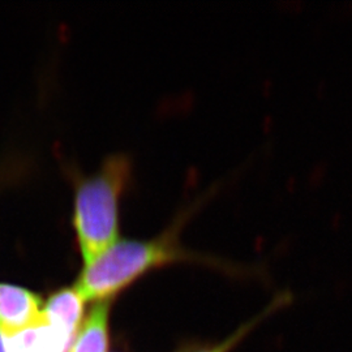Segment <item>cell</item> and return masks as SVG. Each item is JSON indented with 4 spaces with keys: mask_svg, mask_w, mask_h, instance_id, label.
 Instances as JSON below:
<instances>
[{
    "mask_svg": "<svg viewBox=\"0 0 352 352\" xmlns=\"http://www.w3.org/2000/svg\"><path fill=\"white\" fill-rule=\"evenodd\" d=\"M76 337L43 318L33 327L6 334L8 352H71Z\"/></svg>",
    "mask_w": 352,
    "mask_h": 352,
    "instance_id": "4",
    "label": "cell"
},
{
    "mask_svg": "<svg viewBox=\"0 0 352 352\" xmlns=\"http://www.w3.org/2000/svg\"><path fill=\"white\" fill-rule=\"evenodd\" d=\"M84 299L75 289H64L54 294L46 302L43 314L51 324L62 327L67 333L77 336L82 318Z\"/></svg>",
    "mask_w": 352,
    "mask_h": 352,
    "instance_id": "5",
    "label": "cell"
},
{
    "mask_svg": "<svg viewBox=\"0 0 352 352\" xmlns=\"http://www.w3.org/2000/svg\"><path fill=\"white\" fill-rule=\"evenodd\" d=\"M43 318L41 299L12 285H0V327L4 334L33 327Z\"/></svg>",
    "mask_w": 352,
    "mask_h": 352,
    "instance_id": "3",
    "label": "cell"
},
{
    "mask_svg": "<svg viewBox=\"0 0 352 352\" xmlns=\"http://www.w3.org/2000/svg\"><path fill=\"white\" fill-rule=\"evenodd\" d=\"M248 329H250V327H243L239 333H235L234 336H231L226 342H223V343H221V344H218V346H215V347H212V349H209V350L200 352H228L232 349L234 344H236V343L241 340V337L247 333Z\"/></svg>",
    "mask_w": 352,
    "mask_h": 352,
    "instance_id": "7",
    "label": "cell"
},
{
    "mask_svg": "<svg viewBox=\"0 0 352 352\" xmlns=\"http://www.w3.org/2000/svg\"><path fill=\"white\" fill-rule=\"evenodd\" d=\"M107 302H98L89 314L76 337L71 352H106L107 349Z\"/></svg>",
    "mask_w": 352,
    "mask_h": 352,
    "instance_id": "6",
    "label": "cell"
},
{
    "mask_svg": "<svg viewBox=\"0 0 352 352\" xmlns=\"http://www.w3.org/2000/svg\"><path fill=\"white\" fill-rule=\"evenodd\" d=\"M132 175V158L116 153L77 183L72 223L85 264L120 239V200Z\"/></svg>",
    "mask_w": 352,
    "mask_h": 352,
    "instance_id": "2",
    "label": "cell"
},
{
    "mask_svg": "<svg viewBox=\"0 0 352 352\" xmlns=\"http://www.w3.org/2000/svg\"><path fill=\"white\" fill-rule=\"evenodd\" d=\"M210 197L212 192H208L180 209L171 222L151 239H119L85 264L76 285L84 302H107L109 298L146 273L168 265L187 263L223 269L230 273L239 272V267L210 254L192 251L182 243L183 230Z\"/></svg>",
    "mask_w": 352,
    "mask_h": 352,
    "instance_id": "1",
    "label": "cell"
},
{
    "mask_svg": "<svg viewBox=\"0 0 352 352\" xmlns=\"http://www.w3.org/2000/svg\"><path fill=\"white\" fill-rule=\"evenodd\" d=\"M0 352H8L7 342H6V334H4L1 327H0Z\"/></svg>",
    "mask_w": 352,
    "mask_h": 352,
    "instance_id": "8",
    "label": "cell"
}]
</instances>
